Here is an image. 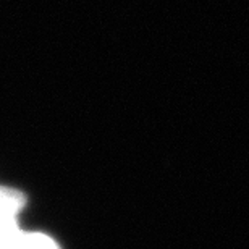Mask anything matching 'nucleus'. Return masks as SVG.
<instances>
[{"mask_svg":"<svg viewBox=\"0 0 249 249\" xmlns=\"http://www.w3.org/2000/svg\"><path fill=\"white\" fill-rule=\"evenodd\" d=\"M0 249H60V246L46 233L26 231L17 225L0 233Z\"/></svg>","mask_w":249,"mask_h":249,"instance_id":"nucleus-1","label":"nucleus"},{"mask_svg":"<svg viewBox=\"0 0 249 249\" xmlns=\"http://www.w3.org/2000/svg\"><path fill=\"white\" fill-rule=\"evenodd\" d=\"M26 194L12 186H0V233L18 225V217L26 207Z\"/></svg>","mask_w":249,"mask_h":249,"instance_id":"nucleus-2","label":"nucleus"}]
</instances>
